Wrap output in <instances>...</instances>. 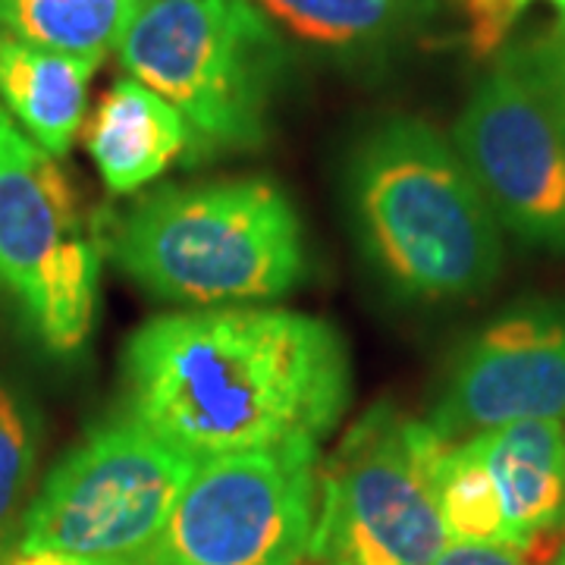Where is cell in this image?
<instances>
[{
    "label": "cell",
    "instance_id": "8992f818",
    "mask_svg": "<svg viewBox=\"0 0 565 565\" xmlns=\"http://www.w3.org/2000/svg\"><path fill=\"white\" fill-rule=\"evenodd\" d=\"M102 252L57 158L0 104V296L44 349L70 355L88 340Z\"/></svg>",
    "mask_w": 565,
    "mask_h": 565
},
{
    "label": "cell",
    "instance_id": "9c48e42d",
    "mask_svg": "<svg viewBox=\"0 0 565 565\" xmlns=\"http://www.w3.org/2000/svg\"><path fill=\"white\" fill-rule=\"evenodd\" d=\"M452 145L503 230L565 252V129L512 63L500 57L475 85Z\"/></svg>",
    "mask_w": 565,
    "mask_h": 565
},
{
    "label": "cell",
    "instance_id": "ac0fdd59",
    "mask_svg": "<svg viewBox=\"0 0 565 565\" xmlns=\"http://www.w3.org/2000/svg\"><path fill=\"white\" fill-rule=\"evenodd\" d=\"M527 85L544 98V104L553 110V117L565 129V25H556L541 39L525 41L519 47H509L503 54Z\"/></svg>",
    "mask_w": 565,
    "mask_h": 565
},
{
    "label": "cell",
    "instance_id": "30bf717a",
    "mask_svg": "<svg viewBox=\"0 0 565 565\" xmlns=\"http://www.w3.org/2000/svg\"><path fill=\"white\" fill-rule=\"evenodd\" d=\"M565 418V302L509 308L456 352L430 427L446 440Z\"/></svg>",
    "mask_w": 565,
    "mask_h": 565
},
{
    "label": "cell",
    "instance_id": "8fae6325",
    "mask_svg": "<svg viewBox=\"0 0 565 565\" xmlns=\"http://www.w3.org/2000/svg\"><path fill=\"white\" fill-rule=\"evenodd\" d=\"M85 148L107 192L132 195L192 148L180 110L139 79L114 82L85 126Z\"/></svg>",
    "mask_w": 565,
    "mask_h": 565
},
{
    "label": "cell",
    "instance_id": "3957f363",
    "mask_svg": "<svg viewBox=\"0 0 565 565\" xmlns=\"http://www.w3.org/2000/svg\"><path fill=\"white\" fill-rule=\"evenodd\" d=\"M102 248L145 292L189 308L270 302L311 270L296 204L262 177L158 189L107 223Z\"/></svg>",
    "mask_w": 565,
    "mask_h": 565
},
{
    "label": "cell",
    "instance_id": "603a6c76",
    "mask_svg": "<svg viewBox=\"0 0 565 565\" xmlns=\"http://www.w3.org/2000/svg\"><path fill=\"white\" fill-rule=\"evenodd\" d=\"M556 565H565V546L559 550V556H556Z\"/></svg>",
    "mask_w": 565,
    "mask_h": 565
},
{
    "label": "cell",
    "instance_id": "7402d4cb",
    "mask_svg": "<svg viewBox=\"0 0 565 565\" xmlns=\"http://www.w3.org/2000/svg\"><path fill=\"white\" fill-rule=\"evenodd\" d=\"M522 3V10H527L531 3H537V0H519ZM544 3H553L556 7V13H559V25H565V0H544Z\"/></svg>",
    "mask_w": 565,
    "mask_h": 565
},
{
    "label": "cell",
    "instance_id": "9a60e30c",
    "mask_svg": "<svg viewBox=\"0 0 565 565\" xmlns=\"http://www.w3.org/2000/svg\"><path fill=\"white\" fill-rule=\"evenodd\" d=\"M145 0H0V29L47 51L98 57L117 47Z\"/></svg>",
    "mask_w": 565,
    "mask_h": 565
},
{
    "label": "cell",
    "instance_id": "d6986e66",
    "mask_svg": "<svg viewBox=\"0 0 565 565\" xmlns=\"http://www.w3.org/2000/svg\"><path fill=\"white\" fill-rule=\"evenodd\" d=\"M462 7L468 20V47L475 57L497 54L525 13L519 0H462Z\"/></svg>",
    "mask_w": 565,
    "mask_h": 565
},
{
    "label": "cell",
    "instance_id": "6da1fadb",
    "mask_svg": "<svg viewBox=\"0 0 565 565\" xmlns=\"http://www.w3.org/2000/svg\"><path fill=\"white\" fill-rule=\"evenodd\" d=\"M126 415L192 459L315 440L352 396L343 333L289 308H192L122 349Z\"/></svg>",
    "mask_w": 565,
    "mask_h": 565
},
{
    "label": "cell",
    "instance_id": "5b68a950",
    "mask_svg": "<svg viewBox=\"0 0 565 565\" xmlns=\"http://www.w3.org/2000/svg\"><path fill=\"white\" fill-rule=\"evenodd\" d=\"M430 422L374 405L345 430L318 481L308 556L318 565H430L446 546L434 475L446 446Z\"/></svg>",
    "mask_w": 565,
    "mask_h": 565
},
{
    "label": "cell",
    "instance_id": "44dd1931",
    "mask_svg": "<svg viewBox=\"0 0 565 565\" xmlns=\"http://www.w3.org/2000/svg\"><path fill=\"white\" fill-rule=\"evenodd\" d=\"M7 565H104L95 559H76V556H63V553H17Z\"/></svg>",
    "mask_w": 565,
    "mask_h": 565
},
{
    "label": "cell",
    "instance_id": "ffe728a7",
    "mask_svg": "<svg viewBox=\"0 0 565 565\" xmlns=\"http://www.w3.org/2000/svg\"><path fill=\"white\" fill-rule=\"evenodd\" d=\"M430 565H525L515 550L505 546L449 544Z\"/></svg>",
    "mask_w": 565,
    "mask_h": 565
},
{
    "label": "cell",
    "instance_id": "7c38bea8",
    "mask_svg": "<svg viewBox=\"0 0 565 565\" xmlns=\"http://www.w3.org/2000/svg\"><path fill=\"white\" fill-rule=\"evenodd\" d=\"M497 481L509 525V546L525 553L565 515L563 422H515L471 434Z\"/></svg>",
    "mask_w": 565,
    "mask_h": 565
},
{
    "label": "cell",
    "instance_id": "cb8c5ba5",
    "mask_svg": "<svg viewBox=\"0 0 565 565\" xmlns=\"http://www.w3.org/2000/svg\"><path fill=\"white\" fill-rule=\"evenodd\" d=\"M104 565H151V563H104Z\"/></svg>",
    "mask_w": 565,
    "mask_h": 565
},
{
    "label": "cell",
    "instance_id": "277c9868",
    "mask_svg": "<svg viewBox=\"0 0 565 565\" xmlns=\"http://www.w3.org/2000/svg\"><path fill=\"white\" fill-rule=\"evenodd\" d=\"M117 51L132 79L180 110L192 148L264 145L289 51L255 0H145Z\"/></svg>",
    "mask_w": 565,
    "mask_h": 565
},
{
    "label": "cell",
    "instance_id": "4fadbf2b",
    "mask_svg": "<svg viewBox=\"0 0 565 565\" xmlns=\"http://www.w3.org/2000/svg\"><path fill=\"white\" fill-rule=\"evenodd\" d=\"M98 57L47 51L0 29V104L51 158L73 148Z\"/></svg>",
    "mask_w": 565,
    "mask_h": 565
},
{
    "label": "cell",
    "instance_id": "7a4b0ae2",
    "mask_svg": "<svg viewBox=\"0 0 565 565\" xmlns=\"http://www.w3.org/2000/svg\"><path fill=\"white\" fill-rule=\"evenodd\" d=\"M345 199L364 258L396 296L452 302L500 277V223L456 145L430 122L371 126L349 154Z\"/></svg>",
    "mask_w": 565,
    "mask_h": 565
},
{
    "label": "cell",
    "instance_id": "5bb4252c",
    "mask_svg": "<svg viewBox=\"0 0 565 565\" xmlns=\"http://www.w3.org/2000/svg\"><path fill=\"white\" fill-rule=\"evenodd\" d=\"M270 22L340 61L386 54L422 17V0H255Z\"/></svg>",
    "mask_w": 565,
    "mask_h": 565
},
{
    "label": "cell",
    "instance_id": "e0dca14e",
    "mask_svg": "<svg viewBox=\"0 0 565 565\" xmlns=\"http://www.w3.org/2000/svg\"><path fill=\"white\" fill-rule=\"evenodd\" d=\"M35 468V422L29 405L0 384V537L13 522Z\"/></svg>",
    "mask_w": 565,
    "mask_h": 565
},
{
    "label": "cell",
    "instance_id": "2e32d148",
    "mask_svg": "<svg viewBox=\"0 0 565 565\" xmlns=\"http://www.w3.org/2000/svg\"><path fill=\"white\" fill-rule=\"evenodd\" d=\"M434 493L449 544L512 550L500 490L471 437L446 446L434 475Z\"/></svg>",
    "mask_w": 565,
    "mask_h": 565
},
{
    "label": "cell",
    "instance_id": "52a82bcc",
    "mask_svg": "<svg viewBox=\"0 0 565 565\" xmlns=\"http://www.w3.org/2000/svg\"><path fill=\"white\" fill-rule=\"evenodd\" d=\"M195 468L199 459L129 415L102 424L41 484L22 522L20 553L139 563Z\"/></svg>",
    "mask_w": 565,
    "mask_h": 565
},
{
    "label": "cell",
    "instance_id": "ba28073f",
    "mask_svg": "<svg viewBox=\"0 0 565 565\" xmlns=\"http://www.w3.org/2000/svg\"><path fill=\"white\" fill-rule=\"evenodd\" d=\"M318 444L202 459L139 563L299 565L318 519Z\"/></svg>",
    "mask_w": 565,
    "mask_h": 565
}]
</instances>
